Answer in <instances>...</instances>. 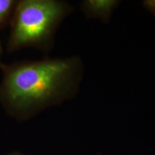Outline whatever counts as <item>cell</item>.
I'll return each mask as SVG.
<instances>
[{"label":"cell","mask_w":155,"mask_h":155,"mask_svg":"<svg viewBox=\"0 0 155 155\" xmlns=\"http://www.w3.org/2000/svg\"><path fill=\"white\" fill-rule=\"evenodd\" d=\"M3 54V48H2V42L0 41V59H1L2 56Z\"/></svg>","instance_id":"cell-6"},{"label":"cell","mask_w":155,"mask_h":155,"mask_svg":"<svg viewBox=\"0 0 155 155\" xmlns=\"http://www.w3.org/2000/svg\"><path fill=\"white\" fill-rule=\"evenodd\" d=\"M17 4V0H0V29L11 21Z\"/></svg>","instance_id":"cell-4"},{"label":"cell","mask_w":155,"mask_h":155,"mask_svg":"<svg viewBox=\"0 0 155 155\" xmlns=\"http://www.w3.org/2000/svg\"><path fill=\"white\" fill-rule=\"evenodd\" d=\"M73 11L74 7L65 1H17L10 21L7 51L34 48L48 53L61 22Z\"/></svg>","instance_id":"cell-2"},{"label":"cell","mask_w":155,"mask_h":155,"mask_svg":"<svg viewBox=\"0 0 155 155\" xmlns=\"http://www.w3.org/2000/svg\"><path fill=\"white\" fill-rule=\"evenodd\" d=\"M120 2L116 0H85L81 2V9L87 19H98L106 24Z\"/></svg>","instance_id":"cell-3"},{"label":"cell","mask_w":155,"mask_h":155,"mask_svg":"<svg viewBox=\"0 0 155 155\" xmlns=\"http://www.w3.org/2000/svg\"><path fill=\"white\" fill-rule=\"evenodd\" d=\"M143 6L147 10L152 12L155 17V0H146L143 2Z\"/></svg>","instance_id":"cell-5"},{"label":"cell","mask_w":155,"mask_h":155,"mask_svg":"<svg viewBox=\"0 0 155 155\" xmlns=\"http://www.w3.org/2000/svg\"><path fill=\"white\" fill-rule=\"evenodd\" d=\"M8 155H25V154H22V153H19V152H14L9 153Z\"/></svg>","instance_id":"cell-7"},{"label":"cell","mask_w":155,"mask_h":155,"mask_svg":"<svg viewBox=\"0 0 155 155\" xmlns=\"http://www.w3.org/2000/svg\"><path fill=\"white\" fill-rule=\"evenodd\" d=\"M0 104L17 121L73 99L78 93L84 65L76 55L38 61L0 62Z\"/></svg>","instance_id":"cell-1"}]
</instances>
